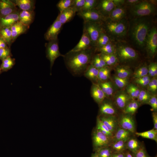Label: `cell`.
I'll return each mask as SVG.
<instances>
[{
	"mask_svg": "<svg viewBox=\"0 0 157 157\" xmlns=\"http://www.w3.org/2000/svg\"><path fill=\"white\" fill-rule=\"evenodd\" d=\"M95 48L92 47L76 51H69L63 57L65 65L75 76H81L91 65Z\"/></svg>",
	"mask_w": 157,
	"mask_h": 157,
	"instance_id": "1",
	"label": "cell"
},
{
	"mask_svg": "<svg viewBox=\"0 0 157 157\" xmlns=\"http://www.w3.org/2000/svg\"><path fill=\"white\" fill-rule=\"evenodd\" d=\"M152 25L149 16L134 18L129 22L128 32L135 46L141 48L145 47L147 35Z\"/></svg>",
	"mask_w": 157,
	"mask_h": 157,
	"instance_id": "2",
	"label": "cell"
},
{
	"mask_svg": "<svg viewBox=\"0 0 157 157\" xmlns=\"http://www.w3.org/2000/svg\"><path fill=\"white\" fill-rule=\"evenodd\" d=\"M102 25L104 31L110 39L121 40L128 32L129 23L126 18L117 21L106 19L102 23Z\"/></svg>",
	"mask_w": 157,
	"mask_h": 157,
	"instance_id": "3",
	"label": "cell"
},
{
	"mask_svg": "<svg viewBox=\"0 0 157 157\" xmlns=\"http://www.w3.org/2000/svg\"><path fill=\"white\" fill-rule=\"evenodd\" d=\"M154 3L147 1H141L135 5L130 7L129 12L134 18L149 16L156 11Z\"/></svg>",
	"mask_w": 157,
	"mask_h": 157,
	"instance_id": "4",
	"label": "cell"
},
{
	"mask_svg": "<svg viewBox=\"0 0 157 157\" xmlns=\"http://www.w3.org/2000/svg\"><path fill=\"white\" fill-rule=\"evenodd\" d=\"M116 55L118 60L123 63L132 61L138 57L136 51L125 43L118 42L116 44Z\"/></svg>",
	"mask_w": 157,
	"mask_h": 157,
	"instance_id": "5",
	"label": "cell"
},
{
	"mask_svg": "<svg viewBox=\"0 0 157 157\" xmlns=\"http://www.w3.org/2000/svg\"><path fill=\"white\" fill-rule=\"evenodd\" d=\"M102 23L89 21L83 22V29L86 31L89 37L92 47L95 48L100 33L104 31Z\"/></svg>",
	"mask_w": 157,
	"mask_h": 157,
	"instance_id": "6",
	"label": "cell"
},
{
	"mask_svg": "<svg viewBox=\"0 0 157 157\" xmlns=\"http://www.w3.org/2000/svg\"><path fill=\"white\" fill-rule=\"evenodd\" d=\"M45 46L46 57L50 61L51 69L56 60L59 57H63L64 55L59 51L58 39L49 41Z\"/></svg>",
	"mask_w": 157,
	"mask_h": 157,
	"instance_id": "7",
	"label": "cell"
},
{
	"mask_svg": "<svg viewBox=\"0 0 157 157\" xmlns=\"http://www.w3.org/2000/svg\"><path fill=\"white\" fill-rule=\"evenodd\" d=\"M145 47L149 55L153 57L157 51V29L152 26L149 30L146 38Z\"/></svg>",
	"mask_w": 157,
	"mask_h": 157,
	"instance_id": "8",
	"label": "cell"
},
{
	"mask_svg": "<svg viewBox=\"0 0 157 157\" xmlns=\"http://www.w3.org/2000/svg\"><path fill=\"white\" fill-rule=\"evenodd\" d=\"M92 140L93 146L96 151L101 149L109 147L112 142V138L104 134L97 129L93 132Z\"/></svg>",
	"mask_w": 157,
	"mask_h": 157,
	"instance_id": "9",
	"label": "cell"
},
{
	"mask_svg": "<svg viewBox=\"0 0 157 157\" xmlns=\"http://www.w3.org/2000/svg\"><path fill=\"white\" fill-rule=\"evenodd\" d=\"M114 0H98L95 9L105 19L115 7Z\"/></svg>",
	"mask_w": 157,
	"mask_h": 157,
	"instance_id": "10",
	"label": "cell"
},
{
	"mask_svg": "<svg viewBox=\"0 0 157 157\" xmlns=\"http://www.w3.org/2000/svg\"><path fill=\"white\" fill-rule=\"evenodd\" d=\"M118 121L119 127L134 134L136 132L135 122L132 115L123 113L118 117Z\"/></svg>",
	"mask_w": 157,
	"mask_h": 157,
	"instance_id": "11",
	"label": "cell"
},
{
	"mask_svg": "<svg viewBox=\"0 0 157 157\" xmlns=\"http://www.w3.org/2000/svg\"><path fill=\"white\" fill-rule=\"evenodd\" d=\"M63 25L59 21L58 16L45 33V39L48 41L58 39V35L62 29Z\"/></svg>",
	"mask_w": 157,
	"mask_h": 157,
	"instance_id": "12",
	"label": "cell"
},
{
	"mask_svg": "<svg viewBox=\"0 0 157 157\" xmlns=\"http://www.w3.org/2000/svg\"><path fill=\"white\" fill-rule=\"evenodd\" d=\"M77 15L82 18L84 21L101 23L105 19L95 8L86 11L78 12Z\"/></svg>",
	"mask_w": 157,
	"mask_h": 157,
	"instance_id": "13",
	"label": "cell"
},
{
	"mask_svg": "<svg viewBox=\"0 0 157 157\" xmlns=\"http://www.w3.org/2000/svg\"><path fill=\"white\" fill-rule=\"evenodd\" d=\"M18 10L12 0H0V17L17 11Z\"/></svg>",
	"mask_w": 157,
	"mask_h": 157,
	"instance_id": "14",
	"label": "cell"
},
{
	"mask_svg": "<svg viewBox=\"0 0 157 157\" xmlns=\"http://www.w3.org/2000/svg\"><path fill=\"white\" fill-rule=\"evenodd\" d=\"M99 117L109 131L113 134L118 126V117L116 115H102Z\"/></svg>",
	"mask_w": 157,
	"mask_h": 157,
	"instance_id": "15",
	"label": "cell"
},
{
	"mask_svg": "<svg viewBox=\"0 0 157 157\" xmlns=\"http://www.w3.org/2000/svg\"><path fill=\"white\" fill-rule=\"evenodd\" d=\"M19 11L0 17V29L4 28L10 27L19 21Z\"/></svg>",
	"mask_w": 157,
	"mask_h": 157,
	"instance_id": "16",
	"label": "cell"
},
{
	"mask_svg": "<svg viewBox=\"0 0 157 157\" xmlns=\"http://www.w3.org/2000/svg\"><path fill=\"white\" fill-rule=\"evenodd\" d=\"M93 47L89 37L86 31L83 29V33L79 42L70 51H76Z\"/></svg>",
	"mask_w": 157,
	"mask_h": 157,
	"instance_id": "17",
	"label": "cell"
},
{
	"mask_svg": "<svg viewBox=\"0 0 157 157\" xmlns=\"http://www.w3.org/2000/svg\"><path fill=\"white\" fill-rule=\"evenodd\" d=\"M124 6L115 7L106 19L112 21H119L125 18L126 11Z\"/></svg>",
	"mask_w": 157,
	"mask_h": 157,
	"instance_id": "18",
	"label": "cell"
},
{
	"mask_svg": "<svg viewBox=\"0 0 157 157\" xmlns=\"http://www.w3.org/2000/svg\"><path fill=\"white\" fill-rule=\"evenodd\" d=\"M76 12L77 11L74 7L72 6L69 7L59 13L58 15L59 20L63 25L71 21Z\"/></svg>",
	"mask_w": 157,
	"mask_h": 157,
	"instance_id": "19",
	"label": "cell"
},
{
	"mask_svg": "<svg viewBox=\"0 0 157 157\" xmlns=\"http://www.w3.org/2000/svg\"><path fill=\"white\" fill-rule=\"evenodd\" d=\"M90 93L93 99L98 104H101L106 97L98 84L96 83H92Z\"/></svg>",
	"mask_w": 157,
	"mask_h": 157,
	"instance_id": "20",
	"label": "cell"
},
{
	"mask_svg": "<svg viewBox=\"0 0 157 157\" xmlns=\"http://www.w3.org/2000/svg\"><path fill=\"white\" fill-rule=\"evenodd\" d=\"M133 134L130 131L118 126L112 137V142L120 140L127 141Z\"/></svg>",
	"mask_w": 157,
	"mask_h": 157,
	"instance_id": "21",
	"label": "cell"
},
{
	"mask_svg": "<svg viewBox=\"0 0 157 157\" xmlns=\"http://www.w3.org/2000/svg\"><path fill=\"white\" fill-rule=\"evenodd\" d=\"M29 26L25 25L19 21L10 27L13 43L20 35L25 33L29 29Z\"/></svg>",
	"mask_w": 157,
	"mask_h": 157,
	"instance_id": "22",
	"label": "cell"
},
{
	"mask_svg": "<svg viewBox=\"0 0 157 157\" xmlns=\"http://www.w3.org/2000/svg\"><path fill=\"white\" fill-rule=\"evenodd\" d=\"M34 17V11L21 10L19 13V21L29 26L33 22Z\"/></svg>",
	"mask_w": 157,
	"mask_h": 157,
	"instance_id": "23",
	"label": "cell"
},
{
	"mask_svg": "<svg viewBox=\"0 0 157 157\" xmlns=\"http://www.w3.org/2000/svg\"><path fill=\"white\" fill-rule=\"evenodd\" d=\"M131 100L127 93L123 92L119 93L116 96L115 103L117 107L123 111Z\"/></svg>",
	"mask_w": 157,
	"mask_h": 157,
	"instance_id": "24",
	"label": "cell"
},
{
	"mask_svg": "<svg viewBox=\"0 0 157 157\" xmlns=\"http://www.w3.org/2000/svg\"><path fill=\"white\" fill-rule=\"evenodd\" d=\"M101 104L100 112L102 115H116L117 111L112 103L104 101Z\"/></svg>",
	"mask_w": 157,
	"mask_h": 157,
	"instance_id": "25",
	"label": "cell"
},
{
	"mask_svg": "<svg viewBox=\"0 0 157 157\" xmlns=\"http://www.w3.org/2000/svg\"><path fill=\"white\" fill-rule=\"evenodd\" d=\"M21 10L34 11L35 1L33 0H12Z\"/></svg>",
	"mask_w": 157,
	"mask_h": 157,
	"instance_id": "26",
	"label": "cell"
},
{
	"mask_svg": "<svg viewBox=\"0 0 157 157\" xmlns=\"http://www.w3.org/2000/svg\"><path fill=\"white\" fill-rule=\"evenodd\" d=\"M142 146L138 139L133 136L126 142L127 149L133 154L136 153Z\"/></svg>",
	"mask_w": 157,
	"mask_h": 157,
	"instance_id": "27",
	"label": "cell"
},
{
	"mask_svg": "<svg viewBox=\"0 0 157 157\" xmlns=\"http://www.w3.org/2000/svg\"><path fill=\"white\" fill-rule=\"evenodd\" d=\"M126 141L118 140L112 142L109 147L113 153H124L127 150Z\"/></svg>",
	"mask_w": 157,
	"mask_h": 157,
	"instance_id": "28",
	"label": "cell"
},
{
	"mask_svg": "<svg viewBox=\"0 0 157 157\" xmlns=\"http://www.w3.org/2000/svg\"><path fill=\"white\" fill-rule=\"evenodd\" d=\"M99 69L90 65L83 75L85 77L92 82H96L99 81Z\"/></svg>",
	"mask_w": 157,
	"mask_h": 157,
	"instance_id": "29",
	"label": "cell"
},
{
	"mask_svg": "<svg viewBox=\"0 0 157 157\" xmlns=\"http://www.w3.org/2000/svg\"><path fill=\"white\" fill-rule=\"evenodd\" d=\"M0 37L6 42L8 47H10L13 43L10 27L4 28L0 29Z\"/></svg>",
	"mask_w": 157,
	"mask_h": 157,
	"instance_id": "30",
	"label": "cell"
},
{
	"mask_svg": "<svg viewBox=\"0 0 157 157\" xmlns=\"http://www.w3.org/2000/svg\"><path fill=\"white\" fill-rule=\"evenodd\" d=\"M140 104L137 101L131 100L123 110V113L133 115L136 112Z\"/></svg>",
	"mask_w": 157,
	"mask_h": 157,
	"instance_id": "31",
	"label": "cell"
},
{
	"mask_svg": "<svg viewBox=\"0 0 157 157\" xmlns=\"http://www.w3.org/2000/svg\"><path fill=\"white\" fill-rule=\"evenodd\" d=\"M97 50L100 51V53L105 54H116V44L110 41L106 44Z\"/></svg>",
	"mask_w": 157,
	"mask_h": 157,
	"instance_id": "32",
	"label": "cell"
},
{
	"mask_svg": "<svg viewBox=\"0 0 157 157\" xmlns=\"http://www.w3.org/2000/svg\"><path fill=\"white\" fill-rule=\"evenodd\" d=\"M99 54L108 66L114 65L118 61L116 54H106L101 53Z\"/></svg>",
	"mask_w": 157,
	"mask_h": 157,
	"instance_id": "33",
	"label": "cell"
},
{
	"mask_svg": "<svg viewBox=\"0 0 157 157\" xmlns=\"http://www.w3.org/2000/svg\"><path fill=\"white\" fill-rule=\"evenodd\" d=\"M134 134L143 138L153 140L156 142H157V130L155 129L154 128L144 132H135Z\"/></svg>",
	"mask_w": 157,
	"mask_h": 157,
	"instance_id": "34",
	"label": "cell"
},
{
	"mask_svg": "<svg viewBox=\"0 0 157 157\" xmlns=\"http://www.w3.org/2000/svg\"><path fill=\"white\" fill-rule=\"evenodd\" d=\"M111 41V39L105 32H102L100 34L97 41L95 49L96 50Z\"/></svg>",
	"mask_w": 157,
	"mask_h": 157,
	"instance_id": "35",
	"label": "cell"
},
{
	"mask_svg": "<svg viewBox=\"0 0 157 157\" xmlns=\"http://www.w3.org/2000/svg\"><path fill=\"white\" fill-rule=\"evenodd\" d=\"M140 90L137 86L133 84L129 85L126 88L127 94L132 100L137 99Z\"/></svg>",
	"mask_w": 157,
	"mask_h": 157,
	"instance_id": "36",
	"label": "cell"
},
{
	"mask_svg": "<svg viewBox=\"0 0 157 157\" xmlns=\"http://www.w3.org/2000/svg\"><path fill=\"white\" fill-rule=\"evenodd\" d=\"M91 65L98 69L107 66L99 54H94L92 59Z\"/></svg>",
	"mask_w": 157,
	"mask_h": 157,
	"instance_id": "37",
	"label": "cell"
},
{
	"mask_svg": "<svg viewBox=\"0 0 157 157\" xmlns=\"http://www.w3.org/2000/svg\"><path fill=\"white\" fill-rule=\"evenodd\" d=\"M106 96L112 95L113 89L111 83L109 81H101L98 84Z\"/></svg>",
	"mask_w": 157,
	"mask_h": 157,
	"instance_id": "38",
	"label": "cell"
},
{
	"mask_svg": "<svg viewBox=\"0 0 157 157\" xmlns=\"http://www.w3.org/2000/svg\"><path fill=\"white\" fill-rule=\"evenodd\" d=\"M2 63L0 68L3 71H7L10 69L15 65V59L11 58V56H9L2 61Z\"/></svg>",
	"mask_w": 157,
	"mask_h": 157,
	"instance_id": "39",
	"label": "cell"
},
{
	"mask_svg": "<svg viewBox=\"0 0 157 157\" xmlns=\"http://www.w3.org/2000/svg\"><path fill=\"white\" fill-rule=\"evenodd\" d=\"M116 76L121 78H128L131 72L128 68L123 66H119L116 69Z\"/></svg>",
	"mask_w": 157,
	"mask_h": 157,
	"instance_id": "40",
	"label": "cell"
},
{
	"mask_svg": "<svg viewBox=\"0 0 157 157\" xmlns=\"http://www.w3.org/2000/svg\"><path fill=\"white\" fill-rule=\"evenodd\" d=\"M108 66L99 69L98 76L99 81H106L109 78L110 69Z\"/></svg>",
	"mask_w": 157,
	"mask_h": 157,
	"instance_id": "41",
	"label": "cell"
},
{
	"mask_svg": "<svg viewBox=\"0 0 157 157\" xmlns=\"http://www.w3.org/2000/svg\"><path fill=\"white\" fill-rule=\"evenodd\" d=\"M151 96V95L148 91L144 90H140L137 101L140 104H147Z\"/></svg>",
	"mask_w": 157,
	"mask_h": 157,
	"instance_id": "42",
	"label": "cell"
},
{
	"mask_svg": "<svg viewBox=\"0 0 157 157\" xmlns=\"http://www.w3.org/2000/svg\"><path fill=\"white\" fill-rule=\"evenodd\" d=\"M73 0H60L57 4V7L60 13L64 10L72 6Z\"/></svg>",
	"mask_w": 157,
	"mask_h": 157,
	"instance_id": "43",
	"label": "cell"
},
{
	"mask_svg": "<svg viewBox=\"0 0 157 157\" xmlns=\"http://www.w3.org/2000/svg\"><path fill=\"white\" fill-rule=\"evenodd\" d=\"M148 74V68L144 65L138 68L135 72L133 77L135 79L146 76Z\"/></svg>",
	"mask_w": 157,
	"mask_h": 157,
	"instance_id": "44",
	"label": "cell"
},
{
	"mask_svg": "<svg viewBox=\"0 0 157 157\" xmlns=\"http://www.w3.org/2000/svg\"><path fill=\"white\" fill-rule=\"evenodd\" d=\"M97 1V0H85L84 5L79 12L86 11L94 9Z\"/></svg>",
	"mask_w": 157,
	"mask_h": 157,
	"instance_id": "45",
	"label": "cell"
},
{
	"mask_svg": "<svg viewBox=\"0 0 157 157\" xmlns=\"http://www.w3.org/2000/svg\"><path fill=\"white\" fill-rule=\"evenodd\" d=\"M96 152L99 157H111L113 152L109 147L99 149Z\"/></svg>",
	"mask_w": 157,
	"mask_h": 157,
	"instance_id": "46",
	"label": "cell"
},
{
	"mask_svg": "<svg viewBox=\"0 0 157 157\" xmlns=\"http://www.w3.org/2000/svg\"><path fill=\"white\" fill-rule=\"evenodd\" d=\"M115 83L119 88H122L126 87L129 83L128 78H119L116 76L114 78Z\"/></svg>",
	"mask_w": 157,
	"mask_h": 157,
	"instance_id": "47",
	"label": "cell"
},
{
	"mask_svg": "<svg viewBox=\"0 0 157 157\" xmlns=\"http://www.w3.org/2000/svg\"><path fill=\"white\" fill-rule=\"evenodd\" d=\"M150 81V77L148 75L135 79L136 83L142 86L148 85Z\"/></svg>",
	"mask_w": 157,
	"mask_h": 157,
	"instance_id": "48",
	"label": "cell"
},
{
	"mask_svg": "<svg viewBox=\"0 0 157 157\" xmlns=\"http://www.w3.org/2000/svg\"><path fill=\"white\" fill-rule=\"evenodd\" d=\"M12 54L9 47L0 49V60L2 61Z\"/></svg>",
	"mask_w": 157,
	"mask_h": 157,
	"instance_id": "49",
	"label": "cell"
},
{
	"mask_svg": "<svg viewBox=\"0 0 157 157\" xmlns=\"http://www.w3.org/2000/svg\"><path fill=\"white\" fill-rule=\"evenodd\" d=\"M149 104L154 112H156L157 110V98L156 95H151L147 104Z\"/></svg>",
	"mask_w": 157,
	"mask_h": 157,
	"instance_id": "50",
	"label": "cell"
},
{
	"mask_svg": "<svg viewBox=\"0 0 157 157\" xmlns=\"http://www.w3.org/2000/svg\"><path fill=\"white\" fill-rule=\"evenodd\" d=\"M148 74L152 77H156L157 75V64L156 63H151L148 68Z\"/></svg>",
	"mask_w": 157,
	"mask_h": 157,
	"instance_id": "51",
	"label": "cell"
},
{
	"mask_svg": "<svg viewBox=\"0 0 157 157\" xmlns=\"http://www.w3.org/2000/svg\"><path fill=\"white\" fill-rule=\"evenodd\" d=\"M85 0H73L71 6L74 7L77 13L80 11L85 4Z\"/></svg>",
	"mask_w": 157,
	"mask_h": 157,
	"instance_id": "52",
	"label": "cell"
},
{
	"mask_svg": "<svg viewBox=\"0 0 157 157\" xmlns=\"http://www.w3.org/2000/svg\"><path fill=\"white\" fill-rule=\"evenodd\" d=\"M133 154L134 157H151L148 155L143 145L139 150Z\"/></svg>",
	"mask_w": 157,
	"mask_h": 157,
	"instance_id": "53",
	"label": "cell"
},
{
	"mask_svg": "<svg viewBox=\"0 0 157 157\" xmlns=\"http://www.w3.org/2000/svg\"><path fill=\"white\" fill-rule=\"evenodd\" d=\"M141 0H125L124 6L129 7H132L137 4Z\"/></svg>",
	"mask_w": 157,
	"mask_h": 157,
	"instance_id": "54",
	"label": "cell"
},
{
	"mask_svg": "<svg viewBox=\"0 0 157 157\" xmlns=\"http://www.w3.org/2000/svg\"><path fill=\"white\" fill-rule=\"evenodd\" d=\"M152 117L154 124V128L157 130V113L156 112H154L152 113Z\"/></svg>",
	"mask_w": 157,
	"mask_h": 157,
	"instance_id": "55",
	"label": "cell"
},
{
	"mask_svg": "<svg viewBox=\"0 0 157 157\" xmlns=\"http://www.w3.org/2000/svg\"><path fill=\"white\" fill-rule=\"evenodd\" d=\"M9 47L6 42L0 37V49Z\"/></svg>",
	"mask_w": 157,
	"mask_h": 157,
	"instance_id": "56",
	"label": "cell"
},
{
	"mask_svg": "<svg viewBox=\"0 0 157 157\" xmlns=\"http://www.w3.org/2000/svg\"><path fill=\"white\" fill-rule=\"evenodd\" d=\"M148 89L149 91L153 93H154L155 92L154 89L153 84L151 80H150L148 85Z\"/></svg>",
	"mask_w": 157,
	"mask_h": 157,
	"instance_id": "57",
	"label": "cell"
},
{
	"mask_svg": "<svg viewBox=\"0 0 157 157\" xmlns=\"http://www.w3.org/2000/svg\"><path fill=\"white\" fill-rule=\"evenodd\" d=\"M111 157H125L124 152L113 153Z\"/></svg>",
	"mask_w": 157,
	"mask_h": 157,
	"instance_id": "58",
	"label": "cell"
},
{
	"mask_svg": "<svg viewBox=\"0 0 157 157\" xmlns=\"http://www.w3.org/2000/svg\"><path fill=\"white\" fill-rule=\"evenodd\" d=\"M154 85V89L155 92L157 89V80L156 78H154L151 80Z\"/></svg>",
	"mask_w": 157,
	"mask_h": 157,
	"instance_id": "59",
	"label": "cell"
},
{
	"mask_svg": "<svg viewBox=\"0 0 157 157\" xmlns=\"http://www.w3.org/2000/svg\"><path fill=\"white\" fill-rule=\"evenodd\" d=\"M125 157H134L133 154L128 150L124 152Z\"/></svg>",
	"mask_w": 157,
	"mask_h": 157,
	"instance_id": "60",
	"label": "cell"
},
{
	"mask_svg": "<svg viewBox=\"0 0 157 157\" xmlns=\"http://www.w3.org/2000/svg\"><path fill=\"white\" fill-rule=\"evenodd\" d=\"M91 157H99V156L97 153L95 152L94 154H92Z\"/></svg>",
	"mask_w": 157,
	"mask_h": 157,
	"instance_id": "61",
	"label": "cell"
},
{
	"mask_svg": "<svg viewBox=\"0 0 157 157\" xmlns=\"http://www.w3.org/2000/svg\"><path fill=\"white\" fill-rule=\"evenodd\" d=\"M1 71H1V69H0V73H1Z\"/></svg>",
	"mask_w": 157,
	"mask_h": 157,
	"instance_id": "62",
	"label": "cell"
}]
</instances>
